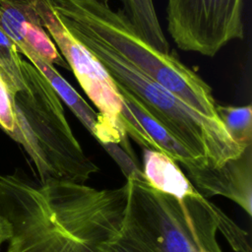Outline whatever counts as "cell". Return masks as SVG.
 Instances as JSON below:
<instances>
[{"instance_id":"6da1fadb","label":"cell","mask_w":252,"mask_h":252,"mask_svg":"<svg viewBox=\"0 0 252 252\" xmlns=\"http://www.w3.org/2000/svg\"><path fill=\"white\" fill-rule=\"evenodd\" d=\"M94 189L85 183H34L0 174V210L13 235L8 252H102Z\"/></svg>"},{"instance_id":"7a4b0ae2","label":"cell","mask_w":252,"mask_h":252,"mask_svg":"<svg viewBox=\"0 0 252 252\" xmlns=\"http://www.w3.org/2000/svg\"><path fill=\"white\" fill-rule=\"evenodd\" d=\"M126 184L123 226L155 252H222L218 231L235 252H251L247 232L198 190L176 199L152 187L145 175Z\"/></svg>"},{"instance_id":"3957f363","label":"cell","mask_w":252,"mask_h":252,"mask_svg":"<svg viewBox=\"0 0 252 252\" xmlns=\"http://www.w3.org/2000/svg\"><path fill=\"white\" fill-rule=\"evenodd\" d=\"M52 6L68 31L94 37L199 114L221 122L211 87L172 54L144 40L122 12L94 0H52Z\"/></svg>"},{"instance_id":"277c9868","label":"cell","mask_w":252,"mask_h":252,"mask_svg":"<svg viewBox=\"0 0 252 252\" xmlns=\"http://www.w3.org/2000/svg\"><path fill=\"white\" fill-rule=\"evenodd\" d=\"M26 87L13 94L16 129L9 136L32 160L39 182L85 183L97 165L84 153L66 119L62 100L30 61L21 65Z\"/></svg>"},{"instance_id":"5b68a950","label":"cell","mask_w":252,"mask_h":252,"mask_svg":"<svg viewBox=\"0 0 252 252\" xmlns=\"http://www.w3.org/2000/svg\"><path fill=\"white\" fill-rule=\"evenodd\" d=\"M69 32L95 56L114 84L133 96L203 167L221 166L243 154L246 148L231 140L221 122L199 114L94 37L77 31Z\"/></svg>"},{"instance_id":"8992f818","label":"cell","mask_w":252,"mask_h":252,"mask_svg":"<svg viewBox=\"0 0 252 252\" xmlns=\"http://www.w3.org/2000/svg\"><path fill=\"white\" fill-rule=\"evenodd\" d=\"M32 3L41 26L98 110V129L94 138L102 147L117 144L131 151L121 120L122 98L108 72L95 56L66 29L55 13L52 0H32Z\"/></svg>"},{"instance_id":"52a82bcc","label":"cell","mask_w":252,"mask_h":252,"mask_svg":"<svg viewBox=\"0 0 252 252\" xmlns=\"http://www.w3.org/2000/svg\"><path fill=\"white\" fill-rule=\"evenodd\" d=\"M243 0H166L167 31L184 51L215 56L243 38Z\"/></svg>"},{"instance_id":"ba28073f","label":"cell","mask_w":252,"mask_h":252,"mask_svg":"<svg viewBox=\"0 0 252 252\" xmlns=\"http://www.w3.org/2000/svg\"><path fill=\"white\" fill-rule=\"evenodd\" d=\"M187 178L203 196L220 195L240 206L249 216L252 212V145L243 154L219 167H194Z\"/></svg>"},{"instance_id":"9c48e42d","label":"cell","mask_w":252,"mask_h":252,"mask_svg":"<svg viewBox=\"0 0 252 252\" xmlns=\"http://www.w3.org/2000/svg\"><path fill=\"white\" fill-rule=\"evenodd\" d=\"M126 199V182L119 188L94 190L95 220L101 251L155 252L125 230L123 219Z\"/></svg>"},{"instance_id":"30bf717a","label":"cell","mask_w":252,"mask_h":252,"mask_svg":"<svg viewBox=\"0 0 252 252\" xmlns=\"http://www.w3.org/2000/svg\"><path fill=\"white\" fill-rule=\"evenodd\" d=\"M116 88L121 95L122 102L128 107L144 129L150 142V150H155L166 155L176 163L181 164L185 171L194 167H203L193 155L156 121L133 96L119 86H116Z\"/></svg>"},{"instance_id":"8fae6325","label":"cell","mask_w":252,"mask_h":252,"mask_svg":"<svg viewBox=\"0 0 252 252\" xmlns=\"http://www.w3.org/2000/svg\"><path fill=\"white\" fill-rule=\"evenodd\" d=\"M20 54L24 55L28 61L35 66L49 81L60 99L72 110L75 116L86 127V129L95 137L98 129V113L77 93V91L60 75L52 64L47 63L32 51L26 43L17 47Z\"/></svg>"},{"instance_id":"7c38bea8","label":"cell","mask_w":252,"mask_h":252,"mask_svg":"<svg viewBox=\"0 0 252 252\" xmlns=\"http://www.w3.org/2000/svg\"><path fill=\"white\" fill-rule=\"evenodd\" d=\"M143 164L142 171L150 185L163 194L183 199L197 191L178 163L160 152L144 149Z\"/></svg>"},{"instance_id":"4fadbf2b","label":"cell","mask_w":252,"mask_h":252,"mask_svg":"<svg viewBox=\"0 0 252 252\" xmlns=\"http://www.w3.org/2000/svg\"><path fill=\"white\" fill-rule=\"evenodd\" d=\"M0 21L17 47L24 42V24L40 22L32 0H0Z\"/></svg>"},{"instance_id":"5bb4252c","label":"cell","mask_w":252,"mask_h":252,"mask_svg":"<svg viewBox=\"0 0 252 252\" xmlns=\"http://www.w3.org/2000/svg\"><path fill=\"white\" fill-rule=\"evenodd\" d=\"M217 114L233 142L242 148L252 145V108L245 106H216Z\"/></svg>"},{"instance_id":"9a60e30c","label":"cell","mask_w":252,"mask_h":252,"mask_svg":"<svg viewBox=\"0 0 252 252\" xmlns=\"http://www.w3.org/2000/svg\"><path fill=\"white\" fill-rule=\"evenodd\" d=\"M21 65V54L14 41L4 31L0 21V77L12 96L26 87Z\"/></svg>"},{"instance_id":"2e32d148","label":"cell","mask_w":252,"mask_h":252,"mask_svg":"<svg viewBox=\"0 0 252 252\" xmlns=\"http://www.w3.org/2000/svg\"><path fill=\"white\" fill-rule=\"evenodd\" d=\"M24 42L47 63L70 69L40 22L24 24Z\"/></svg>"},{"instance_id":"e0dca14e","label":"cell","mask_w":252,"mask_h":252,"mask_svg":"<svg viewBox=\"0 0 252 252\" xmlns=\"http://www.w3.org/2000/svg\"><path fill=\"white\" fill-rule=\"evenodd\" d=\"M0 127L8 134L16 129V117L13 107V96L0 77Z\"/></svg>"},{"instance_id":"ac0fdd59","label":"cell","mask_w":252,"mask_h":252,"mask_svg":"<svg viewBox=\"0 0 252 252\" xmlns=\"http://www.w3.org/2000/svg\"><path fill=\"white\" fill-rule=\"evenodd\" d=\"M13 235L12 224L0 210V247L5 241H9Z\"/></svg>"},{"instance_id":"d6986e66","label":"cell","mask_w":252,"mask_h":252,"mask_svg":"<svg viewBox=\"0 0 252 252\" xmlns=\"http://www.w3.org/2000/svg\"><path fill=\"white\" fill-rule=\"evenodd\" d=\"M94 1H95V2H97L99 4H102L104 6H108V3H109L110 0H94Z\"/></svg>"}]
</instances>
